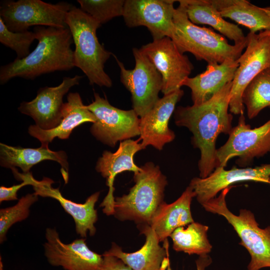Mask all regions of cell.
<instances>
[{"mask_svg":"<svg viewBox=\"0 0 270 270\" xmlns=\"http://www.w3.org/2000/svg\"><path fill=\"white\" fill-rule=\"evenodd\" d=\"M232 82L212 98L200 105L178 106L174 122L187 128L193 134L192 143L200 152L198 162L200 178H206L218 166L216 141L220 134H229L232 127V115L228 113Z\"/></svg>","mask_w":270,"mask_h":270,"instance_id":"6da1fadb","label":"cell"},{"mask_svg":"<svg viewBox=\"0 0 270 270\" xmlns=\"http://www.w3.org/2000/svg\"><path fill=\"white\" fill-rule=\"evenodd\" d=\"M33 32L38 41L35 49L26 57L16 58L1 66L0 84L16 77L34 80L42 74L70 70L75 67L74 50L71 48L74 42L68 27L36 26Z\"/></svg>","mask_w":270,"mask_h":270,"instance_id":"7a4b0ae2","label":"cell"},{"mask_svg":"<svg viewBox=\"0 0 270 270\" xmlns=\"http://www.w3.org/2000/svg\"><path fill=\"white\" fill-rule=\"evenodd\" d=\"M66 24L72 34L75 48L74 66L87 76L90 84L110 88V78L104 72V64L112 54L100 43L96 30L101 24L80 8L72 6L66 14Z\"/></svg>","mask_w":270,"mask_h":270,"instance_id":"3957f363","label":"cell"},{"mask_svg":"<svg viewBox=\"0 0 270 270\" xmlns=\"http://www.w3.org/2000/svg\"><path fill=\"white\" fill-rule=\"evenodd\" d=\"M174 22L175 31L171 39L178 50L182 54L190 52L197 60H204L208 64L236 60L246 46L247 40L238 44H230L225 36L210 28L193 24L180 4L175 9Z\"/></svg>","mask_w":270,"mask_h":270,"instance_id":"277c9868","label":"cell"},{"mask_svg":"<svg viewBox=\"0 0 270 270\" xmlns=\"http://www.w3.org/2000/svg\"><path fill=\"white\" fill-rule=\"evenodd\" d=\"M140 168L134 173L135 184L128 194L115 198L112 215L121 221L150 226L158 207L164 202L168 181L159 166L152 162H147Z\"/></svg>","mask_w":270,"mask_h":270,"instance_id":"5b68a950","label":"cell"},{"mask_svg":"<svg viewBox=\"0 0 270 270\" xmlns=\"http://www.w3.org/2000/svg\"><path fill=\"white\" fill-rule=\"evenodd\" d=\"M233 186L221 191L218 196L202 206L210 212L224 217L233 227L250 256L247 270H260L270 268V226L264 228L259 226L254 214L246 209H241L239 214H234L228 208L226 198Z\"/></svg>","mask_w":270,"mask_h":270,"instance_id":"8992f818","label":"cell"},{"mask_svg":"<svg viewBox=\"0 0 270 270\" xmlns=\"http://www.w3.org/2000/svg\"><path fill=\"white\" fill-rule=\"evenodd\" d=\"M72 6L64 2L52 4L40 0H4L0 18L14 32H25L32 26L66 28V15Z\"/></svg>","mask_w":270,"mask_h":270,"instance_id":"52a82bcc","label":"cell"},{"mask_svg":"<svg viewBox=\"0 0 270 270\" xmlns=\"http://www.w3.org/2000/svg\"><path fill=\"white\" fill-rule=\"evenodd\" d=\"M132 52L135 66L131 70L126 68L123 63L112 55L120 69V81L131 94L133 110L142 118L160 99L162 79L154 65L140 49L134 48Z\"/></svg>","mask_w":270,"mask_h":270,"instance_id":"ba28073f","label":"cell"},{"mask_svg":"<svg viewBox=\"0 0 270 270\" xmlns=\"http://www.w3.org/2000/svg\"><path fill=\"white\" fill-rule=\"evenodd\" d=\"M226 142L216 149L218 166L225 168L228 162L238 157L236 163L246 168L255 158L270 152V119L262 125L251 128L240 115L238 124L232 127Z\"/></svg>","mask_w":270,"mask_h":270,"instance_id":"9c48e42d","label":"cell"},{"mask_svg":"<svg viewBox=\"0 0 270 270\" xmlns=\"http://www.w3.org/2000/svg\"><path fill=\"white\" fill-rule=\"evenodd\" d=\"M94 98L92 103L86 106L96 118V122L90 128L96 138L113 148L118 141L140 135V118L133 109L123 110L116 108L96 92Z\"/></svg>","mask_w":270,"mask_h":270,"instance_id":"30bf717a","label":"cell"},{"mask_svg":"<svg viewBox=\"0 0 270 270\" xmlns=\"http://www.w3.org/2000/svg\"><path fill=\"white\" fill-rule=\"evenodd\" d=\"M246 37V46L238 59V66L232 81L229 110L234 114H244L242 94L246 86L260 73L270 68V35L266 31L250 32Z\"/></svg>","mask_w":270,"mask_h":270,"instance_id":"8fae6325","label":"cell"},{"mask_svg":"<svg viewBox=\"0 0 270 270\" xmlns=\"http://www.w3.org/2000/svg\"><path fill=\"white\" fill-rule=\"evenodd\" d=\"M140 49L160 74L164 95L180 89L194 68L188 56L178 50L170 38L153 40Z\"/></svg>","mask_w":270,"mask_h":270,"instance_id":"7c38bea8","label":"cell"},{"mask_svg":"<svg viewBox=\"0 0 270 270\" xmlns=\"http://www.w3.org/2000/svg\"><path fill=\"white\" fill-rule=\"evenodd\" d=\"M174 0H126L122 16L129 28L146 27L153 40L172 38L175 31Z\"/></svg>","mask_w":270,"mask_h":270,"instance_id":"4fadbf2b","label":"cell"},{"mask_svg":"<svg viewBox=\"0 0 270 270\" xmlns=\"http://www.w3.org/2000/svg\"><path fill=\"white\" fill-rule=\"evenodd\" d=\"M44 244L50 264L65 270H101L103 256L89 248L84 238L64 243L54 228L46 229Z\"/></svg>","mask_w":270,"mask_h":270,"instance_id":"5bb4252c","label":"cell"},{"mask_svg":"<svg viewBox=\"0 0 270 270\" xmlns=\"http://www.w3.org/2000/svg\"><path fill=\"white\" fill-rule=\"evenodd\" d=\"M82 77L78 75L64 77L58 86L40 88L36 97L30 102H22L18 110L30 116L36 125L42 130L56 128L62 119L64 96L70 88L78 84Z\"/></svg>","mask_w":270,"mask_h":270,"instance_id":"9a60e30c","label":"cell"},{"mask_svg":"<svg viewBox=\"0 0 270 270\" xmlns=\"http://www.w3.org/2000/svg\"><path fill=\"white\" fill-rule=\"evenodd\" d=\"M270 179V164L254 168H238L234 166L229 170L218 166L206 178L196 177L192 179L189 186L196 193L198 202L202 205L234 183L250 180L269 184Z\"/></svg>","mask_w":270,"mask_h":270,"instance_id":"2e32d148","label":"cell"},{"mask_svg":"<svg viewBox=\"0 0 270 270\" xmlns=\"http://www.w3.org/2000/svg\"><path fill=\"white\" fill-rule=\"evenodd\" d=\"M184 94L181 89L164 95L154 106L140 118L141 144L145 148L152 146L160 150L164 146L175 138L174 132L168 128V122L175 110L176 105Z\"/></svg>","mask_w":270,"mask_h":270,"instance_id":"e0dca14e","label":"cell"},{"mask_svg":"<svg viewBox=\"0 0 270 270\" xmlns=\"http://www.w3.org/2000/svg\"><path fill=\"white\" fill-rule=\"evenodd\" d=\"M26 176L36 194L56 200L64 210L72 216L78 234L82 238H86L88 232L90 236L95 234L94 224L98 220L95 204L100 196L99 192L88 196L84 204L76 203L64 197L58 188H54L52 186L54 182L51 179L44 178L42 180H38L30 172L26 173Z\"/></svg>","mask_w":270,"mask_h":270,"instance_id":"ac0fdd59","label":"cell"},{"mask_svg":"<svg viewBox=\"0 0 270 270\" xmlns=\"http://www.w3.org/2000/svg\"><path fill=\"white\" fill-rule=\"evenodd\" d=\"M140 140V138L136 140L129 139L120 142L116 152L104 151L96 162V170L106 179V184L109 187L108 192L100 205L106 214H112L113 212L115 199L113 194L114 182L116 176L125 171L136 173L140 169L134 161V154L144 149L139 142Z\"/></svg>","mask_w":270,"mask_h":270,"instance_id":"d6986e66","label":"cell"},{"mask_svg":"<svg viewBox=\"0 0 270 270\" xmlns=\"http://www.w3.org/2000/svg\"><path fill=\"white\" fill-rule=\"evenodd\" d=\"M146 237L144 246L134 252H126L121 247L112 243L104 252L120 258L133 270H161L170 264L168 254V242L166 246L160 245V241L152 228L148 224L137 226Z\"/></svg>","mask_w":270,"mask_h":270,"instance_id":"ffe728a7","label":"cell"},{"mask_svg":"<svg viewBox=\"0 0 270 270\" xmlns=\"http://www.w3.org/2000/svg\"><path fill=\"white\" fill-rule=\"evenodd\" d=\"M238 66V60H227L221 64H208L204 72L186 78L182 86L190 89L193 104L200 105L210 100L225 85L232 82Z\"/></svg>","mask_w":270,"mask_h":270,"instance_id":"44dd1931","label":"cell"},{"mask_svg":"<svg viewBox=\"0 0 270 270\" xmlns=\"http://www.w3.org/2000/svg\"><path fill=\"white\" fill-rule=\"evenodd\" d=\"M94 115L82 103L78 92H70L67 96V102L64 103L62 119L56 128L42 130L37 126L31 125L28 128L29 134L41 142V146L48 147L55 138L65 140L68 138L73 130L85 122H96Z\"/></svg>","mask_w":270,"mask_h":270,"instance_id":"7402d4cb","label":"cell"},{"mask_svg":"<svg viewBox=\"0 0 270 270\" xmlns=\"http://www.w3.org/2000/svg\"><path fill=\"white\" fill-rule=\"evenodd\" d=\"M196 193L188 186L182 195L171 204L164 202L154 214L150 226L160 242H164L177 228L194 222L190 204Z\"/></svg>","mask_w":270,"mask_h":270,"instance_id":"603a6c76","label":"cell"},{"mask_svg":"<svg viewBox=\"0 0 270 270\" xmlns=\"http://www.w3.org/2000/svg\"><path fill=\"white\" fill-rule=\"evenodd\" d=\"M67 155L62 150L54 152L48 147L41 146L36 148L12 146L0 144V164L2 167L21 168L24 173L30 172L32 166L44 160L58 162L62 167L61 172L66 183L68 180V164Z\"/></svg>","mask_w":270,"mask_h":270,"instance_id":"cb8c5ba5","label":"cell"},{"mask_svg":"<svg viewBox=\"0 0 270 270\" xmlns=\"http://www.w3.org/2000/svg\"><path fill=\"white\" fill-rule=\"evenodd\" d=\"M184 8L189 20L195 24L208 25L221 34L238 44L246 42L242 30L222 16L212 0H177Z\"/></svg>","mask_w":270,"mask_h":270,"instance_id":"d4e9b609","label":"cell"},{"mask_svg":"<svg viewBox=\"0 0 270 270\" xmlns=\"http://www.w3.org/2000/svg\"><path fill=\"white\" fill-rule=\"evenodd\" d=\"M224 18L248 28L250 32H270V6L260 7L246 0H212Z\"/></svg>","mask_w":270,"mask_h":270,"instance_id":"484cf974","label":"cell"},{"mask_svg":"<svg viewBox=\"0 0 270 270\" xmlns=\"http://www.w3.org/2000/svg\"><path fill=\"white\" fill-rule=\"evenodd\" d=\"M208 226L194 222L186 228H177L170 236L172 240L173 249L189 255L208 254L212 246L208 238Z\"/></svg>","mask_w":270,"mask_h":270,"instance_id":"4316f807","label":"cell"},{"mask_svg":"<svg viewBox=\"0 0 270 270\" xmlns=\"http://www.w3.org/2000/svg\"><path fill=\"white\" fill-rule=\"evenodd\" d=\"M242 102L249 119H252L266 107L270 108V68L260 73L245 88Z\"/></svg>","mask_w":270,"mask_h":270,"instance_id":"83f0119b","label":"cell"},{"mask_svg":"<svg viewBox=\"0 0 270 270\" xmlns=\"http://www.w3.org/2000/svg\"><path fill=\"white\" fill-rule=\"evenodd\" d=\"M38 200V196L34 192L28 194L18 200L15 205L0 210V244L6 240V233L14 224L28 218L30 206Z\"/></svg>","mask_w":270,"mask_h":270,"instance_id":"f1b7e54d","label":"cell"},{"mask_svg":"<svg viewBox=\"0 0 270 270\" xmlns=\"http://www.w3.org/2000/svg\"><path fill=\"white\" fill-rule=\"evenodd\" d=\"M80 8L100 24L122 16L124 0H78Z\"/></svg>","mask_w":270,"mask_h":270,"instance_id":"f546056e","label":"cell"},{"mask_svg":"<svg viewBox=\"0 0 270 270\" xmlns=\"http://www.w3.org/2000/svg\"><path fill=\"white\" fill-rule=\"evenodd\" d=\"M35 40L36 36L34 32H12L8 30L0 18V42L14 50L17 58H23L30 54V45Z\"/></svg>","mask_w":270,"mask_h":270,"instance_id":"4dcf8cb0","label":"cell"},{"mask_svg":"<svg viewBox=\"0 0 270 270\" xmlns=\"http://www.w3.org/2000/svg\"><path fill=\"white\" fill-rule=\"evenodd\" d=\"M12 171L16 178L18 180H22V182L20 184L14 185L10 187L1 186L0 187V202L4 201L17 200L18 190L25 186L30 185L28 180L22 176V174L18 172L16 168H13Z\"/></svg>","mask_w":270,"mask_h":270,"instance_id":"1f68e13d","label":"cell"},{"mask_svg":"<svg viewBox=\"0 0 270 270\" xmlns=\"http://www.w3.org/2000/svg\"><path fill=\"white\" fill-rule=\"evenodd\" d=\"M103 262L101 270H133L120 258L105 252L102 254Z\"/></svg>","mask_w":270,"mask_h":270,"instance_id":"d6a6232c","label":"cell"},{"mask_svg":"<svg viewBox=\"0 0 270 270\" xmlns=\"http://www.w3.org/2000/svg\"><path fill=\"white\" fill-rule=\"evenodd\" d=\"M212 263L211 257L208 254L200 256L196 260V270H206V268L210 266ZM172 270L170 264L164 270Z\"/></svg>","mask_w":270,"mask_h":270,"instance_id":"836d02e7","label":"cell"},{"mask_svg":"<svg viewBox=\"0 0 270 270\" xmlns=\"http://www.w3.org/2000/svg\"><path fill=\"white\" fill-rule=\"evenodd\" d=\"M266 32L268 34L270 35V32H269V31H266Z\"/></svg>","mask_w":270,"mask_h":270,"instance_id":"e575fe53","label":"cell"},{"mask_svg":"<svg viewBox=\"0 0 270 270\" xmlns=\"http://www.w3.org/2000/svg\"><path fill=\"white\" fill-rule=\"evenodd\" d=\"M269 184H270V182H269Z\"/></svg>","mask_w":270,"mask_h":270,"instance_id":"d590c367","label":"cell"}]
</instances>
